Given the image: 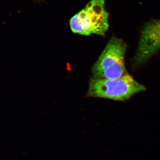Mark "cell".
I'll use <instances>...</instances> for the list:
<instances>
[{"mask_svg":"<svg viewBox=\"0 0 160 160\" xmlns=\"http://www.w3.org/2000/svg\"><path fill=\"white\" fill-rule=\"evenodd\" d=\"M109 13L105 9V0H91L69 21L71 31L83 36H105L109 28Z\"/></svg>","mask_w":160,"mask_h":160,"instance_id":"cell-1","label":"cell"},{"mask_svg":"<svg viewBox=\"0 0 160 160\" xmlns=\"http://www.w3.org/2000/svg\"><path fill=\"white\" fill-rule=\"evenodd\" d=\"M127 44L112 36L92 68V78L115 79L127 73L125 66Z\"/></svg>","mask_w":160,"mask_h":160,"instance_id":"cell-2","label":"cell"},{"mask_svg":"<svg viewBox=\"0 0 160 160\" xmlns=\"http://www.w3.org/2000/svg\"><path fill=\"white\" fill-rule=\"evenodd\" d=\"M160 50V20H151L141 32L134 64L140 66Z\"/></svg>","mask_w":160,"mask_h":160,"instance_id":"cell-4","label":"cell"},{"mask_svg":"<svg viewBox=\"0 0 160 160\" xmlns=\"http://www.w3.org/2000/svg\"><path fill=\"white\" fill-rule=\"evenodd\" d=\"M146 90L145 86L127 73L115 79L91 78L87 96L124 102Z\"/></svg>","mask_w":160,"mask_h":160,"instance_id":"cell-3","label":"cell"}]
</instances>
